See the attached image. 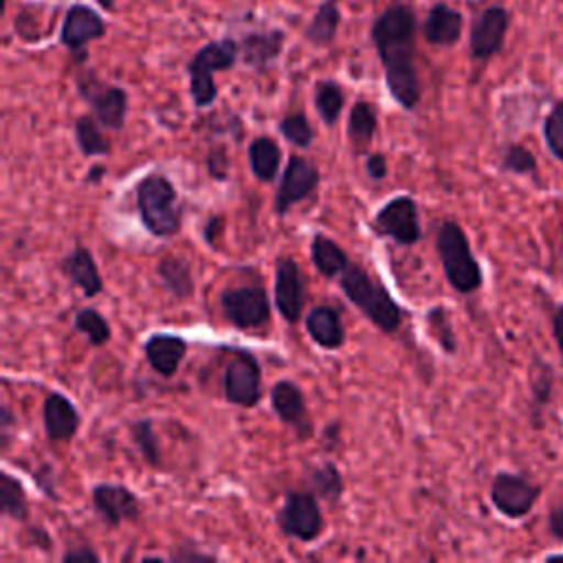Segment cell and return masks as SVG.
<instances>
[{"label":"cell","mask_w":563,"mask_h":563,"mask_svg":"<svg viewBox=\"0 0 563 563\" xmlns=\"http://www.w3.org/2000/svg\"><path fill=\"white\" fill-rule=\"evenodd\" d=\"M416 33L418 15L411 0H389L369 29V40L383 66L385 86L402 110H416L420 103Z\"/></svg>","instance_id":"1"},{"label":"cell","mask_w":563,"mask_h":563,"mask_svg":"<svg viewBox=\"0 0 563 563\" xmlns=\"http://www.w3.org/2000/svg\"><path fill=\"white\" fill-rule=\"evenodd\" d=\"M339 286L347 301L380 332L394 334L400 328L405 317L402 308L383 286V282H378V277L367 273L361 264L350 262L339 275Z\"/></svg>","instance_id":"2"},{"label":"cell","mask_w":563,"mask_h":563,"mask_svg":"<svg viewBox=\"0 0 563 563\" xmlns=\"http://www.w3.org/2000/svg\"><path fill=\"white\" fill-rule=\"evenodd\" d=\"M136 207L143 227L154 238H172L183 227V207L174 183L163 172H150L136 187Z\"/></svg>","instance_id":"3"},{"label":"cell","mask_w":563,"mask_h":563,"mask_svg":"<svg viewBox=\"0 0 563 563\" xmlns=\"http://www.w3.org/2000/svg\"><path fill=\"white\" fill-rule=\"evenodd\" d=\"M435 251H438L444 277L453 290L462 295H471L482 288L484 284L482 266L475 260L468 238L457 222L444 220L440 224L435 233Z\"/></svg>","instance_id":"4"},{"label":"cell","mask_w":563,"mask_h":563,"mask_svg":"<svg viewBox=\"0 0 563 563\" xmlns=\"http://www.w3.org/2000/svg\"><path fill=\"white\" fill-rule=\"evenodd\" d=\"M240 59V42L233 37H220L202 44L187 62L189 95L196 108H209L218 97L213 75L231 70Z\"/></svg>","instance_id":"5"},{"label":"cell","mask_w":563,"mask_h":563,"mask_svg":"<svg viewBox=\"0 0 563 563\" xmlns=\"http://www.w3.org/2000/svg\"><path fill=\"white\" fill-rule=\"evenodd\" d=\"M75 88L79 97L90 106L95 119L108 130H121L128 117V92L121 86L106 84L90 68L79 70L75 77Z\"/></svg>","instance_id":"6"},{"label":"cell","mask_w":563,"mask_h":563,"mask_svg":"<svg viewBox=\"0 0 563 563\" xmlns=\"http://www.w3.org/2000/svg\"><path fill=\"white\" fill-rule=\"evenodd\" d=\"M369 229L378 238H389L400 246H411L420 240V218H418V205L411 196L402 194L391 200H387L372 218Z\"/></svg>","instance_id":"7"},{"label":"cell","mask_w":563,"mask_h":563,"mask_svg":"<svg viewBox=\"0 0 563 563\" xmlns=\"http://www.w3.org/2000/svg\"><path fill=\"white\" fill-rule=\"evenodd\" d=\"M277 526L286 537L312 541L323 530V515L314 493L288 490L277 512Z\"/></svg>","instance_id":"8"},{"label":"cell","mask_w":563,"mask_h":563,"mask_svg":"<svg viewBox=\"0 0 563 563\" xmlns=\"http://www.w3.org/2000/svg\"><path fill=\"white\" fill-rule=\"evenodd\" d=\"M224 398L238 407H255L262 398V367L249 350H238L222 376Z\"/></svg>","instance_id":"9"},{"label":"cell","mask_w":563,"mask_h":563,"mask_svg":"<svg viewBox=\"0 0 563 563\" xmlns=\"http://www.w3.org/2000/svg\"><path fill=\"white\" fill-rule=\"evenodd\" d=\"M227 321L240 330L262 328L271 317V299L262 286H233L220 295Z\"/></svg>","instance_id":"10"},{"label":"cell","mask_w":563,"mask_h":563,"mask_svg":"<svg viewBox=\"0 0 563 563\" xmlns=\"http://www.w3.org/2000/svg\"><path fill=\"white\" fill-rule=\"evenodd\" d=\"M541 488L528 482L523 475L499 471L490 482V501L506 519H523L534 508Z\"/></svg>","instance_id":"11"},{"label":"cell","mask_w":563,"mask_h":563,"mask_svg":"<svg viewBox=\"0 0 563 563\" xmlns=\"http://www.w3.org/2000/svg\"><path fill=\"white\" fill-rule=\"evenodd\" d=\"M510 26V13L501 4L484 7L471 22L468 31V53L477 62L495 57L506 42Z\"/></svg>","instance_id":"12"},{"label":"cell","mask_w":563,"mask_h":563,"mask_svg":"<svg viewBox=\"0 0 563 563\" xmlns=\"http://www.w3.org/2000/svg\"><path fill=\"white\" fill-rule=\"evenodd\" d=\"M319 180L321 176L314 161L299 154H290L275 194V213L286 216L290 207L310 198L319 187Z\"/></svg>","instance_id":"13"},{"label":"cell","mask_w":563,"mask_h":563,"mask_svg":"<svg viewBox=\"0 0 563 563\" xmlns=\"http://www.w3.org/2000/svg\"><path fill=\"white\" fill-rule=\"evenodd\" d=\"M108 26L103 18L84 2H75L66 9L62 26H59V42L70 53H79L84 57V51L90 42H97L106 37Z\"/></svg>","instance_id":"14"},{"label":"cell","mask_w":563,"mask_h":563,"mask_svg":"<svg viewBox=\"0 0 563 563\" xmlns=\"http://www.w3.org/2000/svg\"><path fill=\"white\" fill-rule=\"evenodd\" d=\"M90 497L97 515L110 528H117L125 521H136L141 517L139 497L125 484H95Z\"/></svg>","instance_id":"15"},{"label":"cell","mask_w":563,"mask_h":563,"mask_svg":"<svg viewBox=\"0 0 563 563\" xmlns=\"http://www.w3.org/2000/svg\"><path fill=\"white\" fill-rule=\"evenodd\" d=\"M275 306L284 321L297 323L303 310V282L299 264L292 257H282L275 264Z\"/></svg>","instance_id":"16"},{"label":"cell","mask_w":563,"mask_h":563,"mask_svg":"<svg viewBox=\"0 0 563 563\" xmlns=\"http://www.w3.org/2000/svg\"><path fill=\"white\" fill-rule=\"evenodd\" d=\"M42 420H44V433L51 442H66L73 440L79 431L81 416L70 398H66L59 391H51L44 398L42 405Z\"/></svg>","instance_id":"17"},{"label":"cell","mask_w":563,"mask_h":563,"mask_svg":"<svg viewBox=\"0 0 563 563\" xmlns=\"http://www.w3.org/2000/svg\"><path fill=\"white\" fill-rule=\"evenodd\" d=\"M271 407L277 413L282 422L288 427L297 429L301 438L310 433V420H308V409H306V398L303 391L297 383L292 380H277L271 387Z\"/></svg>","instance_id":"18"},{"label":"cell","mask_w":563,"mask_h":563,"mask_svg":"<svg viewBox=\"0 0 563 563\" xmlns=\"http://www.w3.org/2000/svg\"><path fill=\"white\" fill-rule=\"evenodd\" d=\"M143 354L145 361L150 363V367L158 374V376H174L178 372V367L185 361L187 354V341L180 339L178 334H169V332H154L145 339L143 343Z\"/></svg>","instance_id":"19"},{"label":"cell","mask_w":563,"mask_h":563,"mask_svg":"<svg viewBox=\"0 0 563 563\" xmlns=\"http://www.w3.org/2000/svg\"><path fill=\"white\" fill-rule=\"evenodd\" d=\"M464 18L457 9H453L446 2H433L427 11V18L422 20V37L431 46H453L462 37Z\"/></svg>","instance_id":"20"},{"label":"cell","mask_w":563,"mask_h":563,"mask_svg":"<svg viewBox=\"0 0 563 563\" xmlns=\"http://www.w3.org/2000/svg\"><path fill=\"white\" fill-rule=\"evenodd\" d=\"M286 35L282 29L251 31L240 40V59L244 66L264 73L284 51Z\"/></svg>","instance_id":"21"},{"label":"cell","mask_w":563,"mask_h":563,"mask_svg":"<svg viewBox=\"0 0 563 563\" xmlns=\"http://www.w3.org/2000/svg\"><path fill=\"white\" fill-rule=\"evenodd\" d=\"M62 273L68 277L73 286L81 290L84 297H97L103 290V282L97 268V262L92 253L86 246H75L64 260H62Z\"/></svg>","instance_id":"22"},{"label":"cell","mask_w":563,"mask_h":563,"mask_svg":"<svg viewBox=\"0 0 563 563\" xmlns=\"http://www.w3.org/2000/svg\"><path fill=\"white\" fill-rule=\"evenodd\" d=\"M378 130V112L376 106L358 99L354 101L350 114H347V141L354 156L369 154V145Z\"/></svg>","instance_id":"23"},{"label":"cell","mask_w":563,"mask_h":563,"mask_svg":"<svg viewBox=\"0 0 563 563\" xmlns=\"http://www.w3.org/2000/svg\"><path fill=\"white\" fill-rule=\"evenodd\" d=\"M306 332L323 350H339L345 341V330L339 312L332 306H314L306 319Z\"/></svg>","instance_id":"24"},{"label":"cell","mask_w":563,"mask_h":563,"mask_svg":"<svg viewBox=\"0 0 563 563\" xmlns=\"http://www.w3.org/2000/svg\"><path fill=\"white\" fill-rule=\"evenodd\" d=\"M341 26V0H323L303 26V40L312 46H330Z\"/></svg>","instance_id":"25"},{"label":"cell","mask_w":563,"mask_h":563,"mask_svg":"<svg viewBox=\"0 0 563 563\" xmlns=\"http://www.w3.org/2000/svg\"><path fill=\"white\" fill-rule=\"evenodd\" d=\"M249 165L257 180L273 183L282 165V147L271 136H255L249 143Z\"/></svg>","instance_id":"26"},{"label":"cell","mask_w":563,"mask_h":563,"mask_svg":"<svg viewBox=\"0 0 563 563\" xmlns=\"http://www.w3.org/2000/svg\"><path fill=\"white\" fill-rule=\"evenodd\" d=\"M156 273L161 277L163 288L174 295L176 299H189L196 290L191 266L176 255H165L156 264Z\"/></svg>","instance_id":"27"},{"label":"cell","mask_w":563,"mask_h":563,"mask_svg":"<svg viewBox=\"0 0 563 563\" xmlns=\"http://www.w3.org/2000/svg\"><path fill=\"white\" fill-rule=\"evenodd\" d=\"M310 260L312 266L317 268V273L321 277H339L343 273V268L350 264L347 253L328 235L317 233L310 242Z\"/></svg>","instance_id":"28"},{"label":"cell","mask_w":563,"mask_h":563,"mask_svg":"<svg viewBox=\"0 0 563 563\" xmlns=\"http://www.w3.org/2000/svg\"><path fill=\"white\" fill-rule=\"evenodd\" d=\"M101 123L95 119V114H79L73 123L75 143L84 156H106L110 154V141L101 132Z\"/></svg>","instance_id":"29"},{"label":"cell","mask_w":563,"mask_h":563,"mask_svg":"<svg viewBox=\"0 0 563 563\" xmlns=\"http://www.w3.org/2000/svg\"><path fill=\"white\" fill-rule=\"evenodd\" d=\"M314 108L325 125H334L345 108V92L334 79H319L314 84Z\"/></svg>","instance_id":"30"},{"label":"cell","mask_w":563,"mask_h":563,"mask_svg":"<svg viewBox=\"0 0 563 563\" xmlns=\"http://www.w3.org/2000/svg\"><path fill=\"white\" fill-rule=\"evenodd\" d=\"M0 515L13 521H26L29 519V499L26 493L11 473H0Z\"/></svg>","instance_id":"31"},{"label":"cell","mask_w":563,"mask_h":563,"mask_svg":"<svg viewBox=\"0 0 563 563\" xmlns=\"http://www.w3.org/2000/svg\"><path fill=\"white\" fill-rule=\"evenodd\" d=\"M73 325H75V330L81 332V334L88 339V343L95 345V347L108 343V341H110V334H112L108 319H106L99 310H95V308H81V310H77Z\"/></svg>","instance_id":"32"},{"label":"cell","mask_w":563,"mask_h":563,"mask_svg":"<svg viewBox=\"0 0 563 563\" xmlns=\"http://www.w3.org/2000/svg\"><path fill=\"white\" fill-rule=\"evenodd\" d=\"M427 330L435 339V343L444 350V354H455L457 352V336L451 323V314L444 306H433L427 317Z\"/></svg>","instance_id":"33"},{"label":"cell","mask_w":563,"mask_h":563,"mask_svg":"<svg viewBox=\"0 0 563 563\" xmlns=\"http://www.w3.org/2000/svg\"><path fill=\"white\" fill-rule=\"evenodd\" d=\"M130 438H132L134 446L139 449L141 457H143L150 466L158 468V466H161V446H158V438H156V431H154L152 420L141 418V420L130 422Z\"/></svg>","instance_id":"34"},{"label":"cell","mask_w":563,"mask_h":563,"mask_svg":"<svg viewBox=\"0 0 563 563\" xmlns=\"http://www.w3.org/2000/svg\"><path fill=\"white\" fill-rule=\"evenodd\" d=\"M310 484L314 488V493L328 501H336L343 493V477L341 471L334 462H323L319 466L312 468L310 473Z\"/></svg>","instance_id":"35"},{"label":"cell","mask_w":563,"mask_h":563,"mask_svg":"<svg viewBox=\"0 0 563 563\" xmlns=\"http://www.w3.org/2000/svg\"><path fill=\"white\" fill-rule=\"evenodd\" d=\"M499 167L504 172L517 174V176H537V172H539L534 154L521 143H510V145L504 147Z\"/></svg>","instance_id":"36"},{"label":"cell","mask_w":563,"mask_h":563,"mask_svg":"<svg viewBox=\"0 0 563 563\" xmlns=\"http://www.w3.org/2000/svg\"><path fill=\"white\" fill-rule=\"evenodd\" d=\"M279 132L295 147H310V143L314 139V130H312V125H310V121H308L303 110L288 112L286 117H282Z\"/></svg>","instance_id":"37"},{"label":"cell","mask_w":563,"mask_h":563,"mask_svg":"<svg viewBox=\"0 0 563 563\" xmlns=\"http://www.w3.org/2000/svg\"><path fill=\"white\" fill-rule=\"evenodd\" d=\"M543 141L550 154L563 163V99L554 101L543 119Z\"/></svg>","instance_id":"38"},{"label":"cell","mask_w":563,"mask_h":563,"mask_svg":"<svg viewBox=\"0 0 563 563\" xmlns=\"http://www.w3.org/2000/svg\"><path fill=\"white\" fill-rule=\"evenodd\" d=\"M552 387H554V380H552V374L548 367H543L539 374H537V380L532 385V400H534V407H545L550 396H552Z\"/></svg>","instance_id":"39"},{"label":"cell","mask_w":563,"mask_h":563,"mask_svg":"<svg viewBox=\"0 0 563 563\" xmlns=\"http://www.w3.org/2000/svg\"><path fill=\"white\" fill-rule=\"evenodd\" d=\"M207 169L216 180H227L229 174V158H227V150L222 145H216L209 150L207 156Z\"/></svg>","instance_id":"40"},{"label":"cell","mask_w":563,"mask_h":563,"mask_svg":"<svg viewBox=\"0 0 563 563\" xmlns=\"http://www.w3.org/2000/svg\"><path fill=\"white\" fill-rule=\"evenodd\" d=\"M365 172L372 180H383L387 176V158L380 152L365 154Z\"/></svg>","instance_id":"41"},{"label":"cell","mask_w":563,"mask_h":563,"mask_svg":"<svg viewBox=\"0 0 563 563\" xmlns=\"http://www.w3.org/2000/svg\"><path fill=\"white\" fill-rule=\"evenodd\" d=\"M62 561L64 563H97L99 561V554L90 548V545H79V548H73L68 552L62 554Z\"/></svg>","instance_id":"42"},{"label":"cell","mask_w":563,"mask_h":563,"mask_svg":"<svg viewBox=\"0 0 563 563\" xmlns=\"http://www.w3.org/2000/svg\"><path fill=\"white\" fill-rule=\"evenodd\" d=\"M548 530L550 534L563 543V504L561 506H554L550 512H548Z\"/></svg>","instance_id":"43"},{"label":"cell","mask_w":563,"mask_h":563,"mask_svg":"<svg viewBox=\"0 0 563 563\" xmlns=\"http://www.w3.org/2000/svg\"><path fill=\"white\" fill-rule=\"evenodd\" d=\"M552 334H554V341H556L561 358H563V303H559L552 312Z\"/></svg>","instance_id":"44"},{"label":"cell","mask_w":563,"mask_h":563,"mask_svg":"<svg viewBox=\"0 0 563 563\" xmlns=\"http://www.w3.org/2000/svg\"><path fill=\"white\" fill-rule=\"evenodd\" d=\"M13 424V413L9 409V405H2V416H0V427H2V433H0V440H2V451H7L9 446V429Z\"/></svg>","instance_id":"45"},{"label":"cell","mask_w":563,"mask_h":563,"mask_svg":"<svg viewBox=\"0 0 563 563\" xmlns=\"http://www.w3.org/2000/svg\"><path fill=\"white\" fill-rule=\"evenodd\" d=\"M169 559L174 561H196V559H202V561H209V559H216L213 554H207V552H198V550H176Z\"/></svg>","instance_id":"46"},{"label":"cell","mask_w":563,"mask_h":563,"mask_svg":"<svg viewBox=\"0 0 563 563\" xmlns=\"http://www.w3.org/2000/svg\"><path fill=\"white\" fill-rule=\"evenodd\" d=\"M103 174H106V167H103V165H95V167H90V169H88L86 180H88V183H99Z\"/></svg>","instance_id":"47"},{"label":"cell","mask_w":563,"mask_h":563,"mask_svg":"<svg viewBox=\"0 0 563 563\" xmlns=\"http://www.w3.org/2000/svg\"><path fill=\"white\" fill-rule=\"evenodd\" d=\"M106 11H110V13H114L117 11V0H97Z\"/></svg>","instance_id":"48"},{"label":"cell","mask_w":563,"mask_h":563,"mask_svg":"<svg viewBox=\"0 0 563 563\" xmlns=\"http://www.w3.org/2000/svg\"><path fill=\"white\" fill-rule=\"evenodd\" d=\"M561 244H563V235H561Z\"/></svg>","instance_id":"49"},{"label":"cell","mask_w":563,"mask_h":563,"mask_svg":"<svg viewBox=\"0 0 563 563\" xmlns=\"http://www.w3.org/2000/svg\"><path fill=\"white\" fill-rule=\"evenodd\" d=\"M561 2H563V0H561Z\"/></svg>","instance_id":"50"}]
</instances>
